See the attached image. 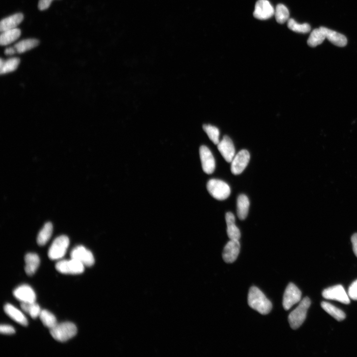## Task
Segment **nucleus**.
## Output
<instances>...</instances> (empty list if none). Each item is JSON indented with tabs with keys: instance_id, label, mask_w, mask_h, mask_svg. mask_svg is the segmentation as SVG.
Masks as SVG:
<instances>
[{
	"instance_id": "nucleus-22",
	"label": "nucleus",
	"mask_w": 357,
	"mask_h": 357,
	"mask_svg": "<svg viewBox=\"0 0 357 357\" xmlns=\"http://www.w3.org/2000/svg\"><path fill=\"white\" fill-rule=\"evenodd\" d=\"M20 35V30L17 28L2 32L0 36V44L2 46L10 44L16 41Z\"/></svg>"
},
{
	"instance_id": "nucleus-6",
	"label": "nucleus",
	"mask_w": 357,
	"mask_h": 357,
	"mask_svg": "<svg viewBox=\"0 0 357 357\" xmlns=\"http://www.w3.org/2000/svg\"><path fill=\"white\" fill-rule=\"evenodd\" d=\"M55 267L59 273L66 275H79L84 271V265L73 258L58 261Z\"/></svg>"
},
{
	"instance_id": "nucleus-2",
	"label": "nucleus",
	"mask_w": 357,
	"mask_h": 357,
	"mask_svg": "<svg viewBox=\"0 0 357 357\" xmlns=\"http://www.w3.org/2000/svg\"><path fill=\"white\" fill-rule=\"evenodd\" d=\"M78 332L76 325L69 322L57 324L50 329V334L59 342H65L75 337Z\"/></svg>"
},
{
	"instance_id": "nucleus-1",
	"label": "nucleus",
	"mask_w": 357,
	"mask_h": 357,
	"mask_svg": "<svg viewBox=\"0 0 357 357\" xmlns=\"http://www.w3.org/2000/svg\"><path fill=\"white\" fill-rule=\"evenodd\" d=\"M248 301L251 308L263 315L269 314L273 308L271 302L258 288L255 286L250 289Z\"/></svg>"
},
{
	"instance_id": "nucleus-9",
	"label": "nucleus",
	"mask_w": 357,
	"mask_h": 357,
	"mask_svg": "<svg viewBox=\"0 0 357 357\" xmlns=\"http://www.w3.org/2000/svg\"><path fill=\"white\" fill-rule=\"evenodd\" d=\"M250 159V155L248 151L243 150L235 155L232 160L231 170L234 175L241 174L247 167Z\"/></svg>"
},
{
	"instance_id": "nucleus-35",
	"label": "nucleus",
	"mask_w": 357,
	"mask_h": 357,
	"mask_svg": "<svg viewBox=\"0 0 357 357\" xmlns=\"http://www.w3.org/2000/svg\"><path fill=\"white\" fill-rule=\"evenodd\" d=\"M53 0H40L38 7L40 11L47 10L50 6Z\"/></svg>"
},
{
	"instance_id": "nucleus-3",
	"label": "nucleus",
	"mask_w": 357,
	"mask_h": 357,
	"mask_svg": "<svg viewBox=\"0 0 357 357\" xmlns=\"http://www.w3.org/2000/svg\"><path fill=\"white\" fill-rule=\"evenodd\" d=\"M311 304L310 299L308 297H306L300 302L299 306L290 314L288 321L293 330L299 328L304 323Z\"/></svg>"
},
{
	"instance_id": "nucleus-8",
	"label": "nucleus",
	"mask_w": 357,
	"mask_h": 357,
	"mask_svg": "<svg viewBox=\"0 0 357 357\" xmlns=\"http://www.w3.org/2000/svg\"><path fill=\"white\" fill-rule=\"evenodd\" d=\"M302 293L295 284L290 283L287 286L283 296V306L288 311L295 304L301 300Z\"/></svg>"
},
{
	"instance_id": "nucleus-20",
	"label": "nucleus",
	"mask_w": 357,
	"mask_h": 357,
	"mask_svg": "<svg viewBox=\"0 0 357 357\" xmlns=\"http://www.w3.org/2000/svg\"><path fill=\"white\" fill-rule=\"evenodd\" d=\"M250 202L248 198L245 195L238 197L237 201V216L240 220L245 219L248 215Z\"/></svg>"
},
{
	"instance_id": "nucleus-28",
	"label": "nucleus",
	"mask_w": 357,
	"mask_h": 357,
	"mask_svg": "<svg viewBox=\"0 0 357 357\" xmlns=\"http://www.w3.org/2000/svg\"><path fill=\"white\" fill-rule=\"evenodd\" d=\"M287 26L294 32L300 34H308L311 30L310 25L307 23H299L293 19H289L287 21Z\"/></svg>"
},
{
	"instance_id": "nucleus-33",
	"label": "nucleus",
	"mask_w": 357,
	"mask_h": 357,
	"mask_svg": "<svg viewBox=\"0 0 357 357\" xmlns=\"http://www.w3.org/2000/svg\"><path fill=\"white\" fill-rule=\"evenodd\" d=\"M348 296L353 300H357V280L350 285L348 290Z\"/></svg>"
},
{
	"instance_id": "nucleus-19",
	"label": "nucleus",
	"mask_w": 357,
	"mask_h": 357,
	"mask_svg": "<svg viewBox=\"0 0 357 357\" xmlns=\"http://www.w3.org/2000/svg\"><path fill=\"white\" fill-rule=\"evenodd\" d=\"M25 271L29 276H33L40 266V260L39 256L35 253H28L25 256Z\"/></svg>"
},
{
	"instance_id": "nucleus-23",
	"label": "nucleus",
	"mask_w": 357,
	"mask_h": 357,
	"mask_svg": "<svg viewBox=\"0 0 357 357\" xmlns=\"http://www.w3.org/2000/svg\"><path fill=\"white\" fill-rule=\"evenodd\" d=\"M20 62L18 58H12L6 61L1 59L0 61V72L1 75L6 74L15 71L18 68Z\"/></svg>"
},
{
	"instance_id": "nucleus-36",
	"label": "nucleus",
	"mask_w": 357,
	"mask_h": 357,
	"mask_svg": "<svg viewBox=\"0 0 357 357\" xmlns=\"http://www.w3.org/2000/svg\"><path fill=\"white\" fill-rule=\"evenodd\" d=\"M353 252L357 257V233L354 234L351 237Z\"/></svg>"
},
{
	"instance_id": "nucleus-25",
	"label": "nucleus",
	"mask_w": 357,
	"mask_h": 357,
	"mask_svg": "<svg viewBox=\"0 0 357 357\" xmlns=\"http://www.w3.org/2000/svg\"><path fill=\"white\" fill-rule=\"evenodd\" d=\"M53 232V225L50 222L46 223L39 233L37 242L40 246H44L50 239Z\"/></svg>"
},
{
	"instance_id": "nucleus-26",
	"label": "nucleus",
	"mask_w": 357,
	"mask_h": 357,
	"mask_svg": "<svg viewBox=\"0 0 357 357\" xmlns=\"http://www.w3.org/2000/svg\"><path fill=\"white\" fill-rule=\"evenodd\" d=\"M39 43L38 40L27 39L19 42L15 45L14 47L17 53L21 54L37 47Z\"/></svg>"
},
{
	"instance_id": "nucleus-10",
	"label": "nucleus",
	"mask_w": 357,
	"mask_h": 357,
	"mask_svg": "<svg viewBox=\"0 0 357 357\" xmlns=\"http://www.w3.org/2000/svg\"><path fill=\"white\" fill-rule=\"evenodd\" d=\"M275 9L268 0H258L256 4L254 16L259 20H266L275 15Z\"/></svg>"
},
{
	"instance_id": "nucleus-31",
	"label": "nucleus",
	"mask_w": 357,
	"mask_h": 357,
	"mask_svg": "<svg viewBox=\"0 0 357 357\" xmlns=\"http://www.w3.org/2000/svg\"><path fill=\"white\" fill-rule=\"evenodd\" d=\"M40 317L43 324L50 329H53L58 324L55 316L47 310H42Z\"/></svg>"
},
{
	"instance_id": "nucleus-18",
	"label": "nucleus",
	"mask_w": 357,
	"mask_h": 357,
	"mask_svg": "<svg viewBox=\"0 0 357 357\" xmlns=\"http://www.w3.org/2000/svg\"><path fill=\"white\" fill-rule=\"evenodd\" d=\"M225 219L227 226V233L229 239L239 240L241 238V232L235 224L234 215L232 213H227Z\"/></svg>"
},
{
	"instance_id": "nucleus-14",
	"label": "nucleus",
	"mask_w": 357,
	"mask_h": 357,
	"mask_svg": "<svg viewBox=\"0 0 357 357\" xmlns=\"http://www.w3.org/2000/svg\"><path fill=\"white\" fill-rule=\"evenodd\" d=\"M218 148L224 159L231 163L235 156V148L231 139L225 136L218 144Z\"/></svg>"
},
{
	"instance_id": "nucleus-5",
	"label": "nucleus",
	"mask_w": 357,
	"mask_h": 357,
	"mask_svg": "<svg viewBox=\"0 0 357 357\" xmlns=\"http://www.w3.org/2000/svg\"><path fill=\"white\" fill-rule=\"evenodd\" d=\"M69 244L70 240L66 236L62 235L56 238L48 251L50 259L57 260L62 258L65 255Z\"/></svg>"
},
{
	"instance_id": "nucleus-17",
	"label": "nucleus",
	"mask_w": 357,
	"mask_h": 357,
	"mask_svg": "<svg viewBox=\"0 0 357 357\" xmlns=\"http://www.w3.org/2000/svg\"><path fill=\"white\" fill-rule=\"evenodd\" d=\"M23 20L21 13H17L3 19L0 22V31L3 32L16 28Z\"/></svg>"
},
{
	"instance_id": "nucleus-30",
	"label": "nucleus",
	"mask_w": 357,
	"mask_h": 357,
	"mask_svg": "<svg viewBox=\"0 0 357 357\" xmlns=\"http://www.w3.org/2000/svg\"><path fill=\"white\" fill-rule=\"evenodd\" d=\"M275 16L278 23L283 24L289 19V11L285 5L280 4L275 9Z\"/></svg>"
},
{
	"instance_id": "nucleus-15",
	"label": "nucleus",
	"mask_w": 357,
	"mask_h": 357,
	"mask_svg": "<svg viewBox=\"0 0 357 357\" xmlns=\"http://www.w3.org/2000/svg\"><path fill=\"white\" fill-rule=\"evenodd\" d=\"M240 244L239 240H230L224 248L223 258L226 263L234 262L240 253Z\"/></svg>"
},
{
	"instance_id": "nucleus-11",
	"label": "nucleus",
	"mask_w": 357,
	"mask_h": 357,
	"mask_svg": "<svg viewBox=\"0 0 357 357\" xmlns=\"http://www.w3.org/2000/svg\"><path fill=\"white\" fill-rule=\"evenodd\" d=\"M199 155L203 171L207 174L213 173L216 168V161L210 149L205 145L201 146Z\"/></svg>"
},
{
	"instance_id": "nucleus-12",
	"label": "nucleus",
	"mask_w": 357,
	"mask_h": 357,
	"mask_svg": "<svg viewBox=\"0 0 357 357\" xmlns=\"http://www.w3.org/2000/svg\"><path fill=\"white\" fill-rule=\"evenodd\" d=\"M71 257L86 266H92L95 262L93 253L82 246L75 248L71 253Z\"/></svg>"
},
{
	"instance_id": "nucleus-7",
	"label": "nucleus",
	"mask_w": 357,
	"mask_h": 357,
	"mask_svg": "<svg viewBox=\"0 0 357 357\" xmlns=\"http://www.w3.org/2000/svg\"><path fill=\"white\" fill-rule=\"evenodd\" d=\"M322 295L327 300L337 301L344 304L350 303L349 297L343 287L341 285H336L323 290Z\"/></svg>"
},
{
	"instance_id": "nucleus-21",
	"label": "nucleus",
	"mask_w": 357,
	"mask_h": 357,
	"mask_svg": "<svg viewBox=\"0 0 357 357\" xmlns=\"http://www.w3.org/2000/svg\"><path fill=\"white\" fill-rule=\"evenodd\" d=\"M4 311L9 317L18 323L24 326L28 325V321L25 316L13 305L6 304L4 307Z\"/></svg>"
},
{
	"instance_id": "nucleus-34",
	"label": "nucleus",
	"mask_w": 357,
	"mask_h": 357,
	"mask_svg": "<svg viewBox=\"0 0 357 357\" xmlns=\"http://www.w3.org/2000/svg\"><path fill=\"white\" fill-rule=\"evenodd\" d=\"M0 332L4 335H13L16 331L13 327L9 325H1L0 327Z\"/></svg>"
},
{
	"instance_id": "nucleus-24",
	"label": "nucleus",
	"mask_w": 357,
	"mask_h": 357,
	"mask_svg": "<svg viewBox=\"0 0 357 357\" xmlns=\"http://www.w3.org/2000/svg\"><path fill=\"white\" fill-rule=\"evenodd\" d=\"M321 306L326 313L339 321H342L346 318V315L342 310L329 303L323 302L321 303Z\"/></svg>"
},
{
	"instance_id": "nucleus-27",
	"label": "nucleus",
	"mask_w": 357,
	"mask_h": 357,
	"mask_svg": "<svg viewBox=\"0 0 357 357\" xmlns=\"http://www.w3.org/2000/svg\"><path fill=\"white\" fill-rule=\"evenodd\" d=\"M326 39L321 29L319 27L316 28L311 33L308 40V45L311 47H316L322 43Z\"/></svg>"
},
{
	"instance_id": "nucleus-37",
	"label": "nucleus",
	"mask_w": 357,
	"mask_h": 357,
	"mask_svg": "<svg viewBox=\"0 0 357 357\" xmlns=\"http://www.w3.org/2000/svg\"><path fill=\"white\" fill-rule=\"evenodd\" d=\"M17 53V51L15 47H9L6 49L5 53L7 55H13Z\"/></svg>"
},
{
	"instance_id": "nucleus-16",
	"label": "nucleus",
	"mask_w": 357,
	"mask_h": 357,
	"mask_svg": "<svg viewBox=\"0 0 357 357\" xmlns=\"http://www.w3.org/2000/svg\"><path fill=\"white\" fill-rule=\"evenodd\" d=\"M320 28L323 32L325 38L334 45L340 47L347 45V39L345 36L323 26H321Z\"/></svg>"
},
{
	"instance_id": "nucleus-32",
	"label": "nucleus",
	"mask_w": 357,
	"mask_h": 357,
	"mask_svg": "<svg viewBox=\"0 0 357 357\" xmlns=\"http://www.w3.org/2000/svg\"><path fill=\"white\" fill-rule=\"evenodd\" d=\"M203 129L213 143L218 145L220 141L219 129L211 125H204Z\"/></svg>"
},
{
	"instance_id": "nucleus-13",
	"label": "nucleus",
	"mask_w": 357,
	"mask_h": 357,
	"mask_svg": "<svg viewBox=\"0 0 357 357\" xmlns=\"http://www.w3.org/2000/svg\"><path fill=\"white\" fill-rule=\"evenodd\" d=\"M13 294L16 298L21 303H34L37 299L35 291L27 285L17 287L14 291Z\"/></svg>"
},
{
	"instance_id": "nucleus-4",
	"label": "nucleus",
	"mask_w": 357,
	"mask_h": 357,
	"mask_svg": "<svg viewBox=\"0 0 357 357\" xmlns=\"http://www.w3.org/2000/svg\"><path fill=\"white\" fill-rule=\"evenodd\" d=\"M207 189L213 198L219 200L227 199L231 194L229 186L220 180H210L207 184Z\"/></svg>"
},
{
	"instance_id": "nucleus-29",
	"label": "nucleus",
	"mask_w": 357,
	"mask_h": 357,
	"mask_svg": "<svg viewBox=\"0 0 357 357\" xmlns=\"http://www.w3.org/2000/svg\"><path fill=\"white\" fill-rule=\"evenodd\" d=\"M20 307L24 312L28 314L34 319L40 317L42 311L40 306L36 302L21 303Z\"/></svg>"
}]
</instances>
